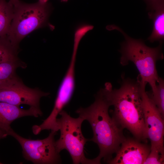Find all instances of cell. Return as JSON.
I'll return each mask as SVG.
<instances>
[{
    "label": "cell",
    "mask_w": 164,
    "mask_h": 164,
    "mask_svg": "<svg viewBox=\"0 0 164 164\" xmlns=\"http://www.w3.org/2000/svg\"><path fill=\"white\" fill-rule=\"evenodd\" d=\"M118 89L106 83L101 89L110 106L114 107L112 118L123 129L128 130L141 141L146 140L142 102V92L146 84L138 76L137 80L122 77Z\"/></svg>",
    "instance_id": "cell-1"
},
{
    "label": "cell",
    "mask_w": 164,
    "mask_h": 164,
    "mask_svg": "<svg viewBox=\"0 0 164 164\" xmlns=\"http://www.w3.org/2000/svg\"><path fill=\"white\" fill-rule=\"evenodd\" d=\"M110 106L100 90L92 104L87 108H80L76 111L79 116L90 123L93 134L90 141L96 143L99 147V154L93 159L95 164H101L102 159L108 163L125 139L123 129L109 116Z\"/></svg>",
    "instance_id": "cell-2"
},
{
    "label": "cell",
    "mask_w": 164,
    "mask_h": 164,
    "mask_svg": "<svg viewBox=\"0 0 164 164\" xmlns=\"http://www.w3.org/2000/svg\"><path fill=\"white\" fill-rule=\"evenodd\" d=\"M108 29L116 30L124 36L125 41L121 45L119 50L121 53L120 63L122 66L132 62L137 69L138 76L143 84L149 83L151 91L155 90L159 76L156 68V62L164 58L162 51L163 42H159L157 47L147 46L141 39H135L127 35L121 29L115 25L107 26Z\"/></svg>",
    "instance_id": "cell-3"
},
{
    "label": "cell",
    "mask_w": 164,
    "mask_h": 164,
    "mask_svg": "<svg viewBox=\"0 0 164 164\" xmlns=\"http://www.w3.org/2000/svg\"><path fill=\"white\" fill-rule=\"evenodd\" d=\"M13 7V14L8 33L9 40L19 47L20 42L32 31L46 26L50 13L47 3L29 4L19 0H10Z\"/></svg>",
    "instance_id": "cell-4"
},
{
    "label": "cell",
    "mask_w": 164,
    "mask_h": 164,
    "mask_svg": "<svg viewBox=\"0 0 164 164\" xmlns=\"http://www.w3.org/2000/svg\"><path fill=\"white\" fill-rule=\"evenodd\" d=\"M59 114L60 117L57 118V121L60 136L56 141L57 151L60 153L63 150H66L73 164H94L93 159H87L84 153L85 145L90 139L85 138L82 133L81 126L84 119L80 116L72 117L63 110Z\"/></svg>",
    "instance_id": "cell-5"
},
{
    "label": "cell",
    "mask_w": 164,
    "mask_h": 164,
    "mask_svg": "<svg viewBox=\"0 0 164 164\" xmlns=\"http://www.w3.org/2000/svg\"><path fill=\"white\" fill-rule=\"evenodd\" d=\"M56 132L51 130L46 138L32 140L23 137L12 128L8 135L13 137L19 142L22 149L23 157L26 160L35 164H55L61 162L54 138Z\"/></svg>",
    "instance_id": "cell-6"
},
{
    "label": "cell",
    "mask_w": 164,
    "mask_h": 164,
    "mask_svg": "<svg viewBox=\"0 0 164 164\" xmlns=\"http://www.w3.org/2000/svg\"><path fill=\"white\" fill-rule=\"evenodd\" d=\"M142 102L146 138L150 140L151 145L164 149V118L148 96L145 89L142 92Z\"/></svg>",
    "instance_id": "cell-7"
},
{
    "label": "cell",
    "mask_w": 164,
    "mask_h": 164,
    "mask_svg": "<svg viewBox=\"0 0 164 164\" xmlns=\"http://www.w3.org/2000/svg\"><path fill=\"white\" fill-rule=\"evenodd\" d=\"M50 94L37 88H31L23 83L0 88V101L19 106L26 104L40 108V99Z\"/></svg>",
    "instance_id": "cell-8"
},
{
    "label": "cell",
    "mask_w": 164,
    "mask_h": 164,
    "mask_svg": "<svg viewBox=\"0 0 164 164\" xmlns=\"http://www.w3.org/2000/svg\"><path fill=\"white\" fill-rule=\"evenodd\" d=\"M141 141L135 138H125L115 157L108 163L144 164L150 152V146Z\"/></svg>",
    "instance_id": "cell-9"
},
{
    "label": "cell",
    "mask_w": 164,
    "mask_h": 164,
    "mask_svg": "<svg viewBox=\"0 0 164 164\" xmlns=\"http://www.w3.org/2000/svg\"><path fill=\"white\" fill-rule=\"evenodd\" d=\"M42 115L40 108L30 107L28 109H23L19 106L0 101V129L8 135L12 128L10 125L15 120L27 116L38 117Z\"/></svg>",
    "instance_id": "cell-10"
},
{
    "label": "cell",
    "mask_w": 164,
    "mask_h": 164,
    "mask_svg": "<svg viewBox=\"0 0 164 164\" xmlns=\"http://www.w3.org/2000/svg\"><path fill=\"white\" fill-rule=\"evenodd\" d=\"M26 66L19 58L0 62V88L23 83L16 71L19 68L25 69Z\"/></svg>",
    "instance_id": "cell-11"
},
{
    "label": "cell",
    "mask_w": 164,
    "mask_h": 164,
    "mask_svg": "<svg viewBox=\"0 0 164 164\" xmlns=\"http://www.w3.org/2000/svg\"><path fill=\"white\" fill-rule=\"evenodd\" d=\"M153 22V29L147 39L151 43L155 41L163 42L164 39V6L162 3L152 7L148 13Z\"/></svg>",
    "instance_id": "cell-12"
},
{
    "label": "cell",
    "mask_w": 164,
    "mask_h": 164,
    "mask_svg": "<svg viewBox=\"0 0 164 164\" xmlns=\"http://www.w3.org/2000/svg\"><path fill=\"white\" fill-rule=\"evenodd\" d=\"M76 56H72L69 66L59 88L56 97L69 102L75 87V63Z\"/></svg>",
    "instance_id": "cell-13"
},
{
    "label": "cell",
    "mask_w": 164,
    "mask_h": 164,
    "mask_svg": "<svg viewBox=\"0 0 164 164\" xmlns=\"http://www.w3.org/2000/svg\"><path fill=\"white\" fill-rule=\"evenodd\" d=\"M13 14L12 3L10 0H0V37L7 36Z\"/></svg>",
    "instance_id": "cell-14"
},
{
    "label": "cell",
    "mask_w": 164,
    "mask_h": 164,
    "mask_svg": "<svg viewBox=\"0 0 164 164\" xmlns=\"http://www.w3.org/2000/svg\"><path fill=\"white\" fill-rule=\"evenodd\" d=\"M18 48L12 44L7 36L0 37V62L19 58Z\"/></svg>",
    "instance_id": "cell-15"
},
{
    "label": "cell",
    "mask_w": 164,
    "mask_h": 164,
    "mask_svg": "<svg viewBox=\"0 0 164 164\" xmlns=\"http://www.w3.org/2000/svg\"><path fill=\"white\" fill-rule=\"evenodd\" d=\"M154 91L146 92L150 99L156 106L162 116L164 118V82L159 77Z\"/></svg>",
    "instance_id": "cell-16"
},
{
    "label": "cell",
    "mask_w": 164,
    "mask_h": 164,
    "mask_svg": "<svg viewBox=\"0 0 164 164\" xmlns=\"http://www.w3.org/2000/svg\"><path fill=\"white\" fill-rule=\"evenodd\" d=\"M164 161V150L151 145L150 151L144 164H162Z\"/></svg>",
    "instance_id": "cell-17"
},
{
    "label": "cell",
    "mask_w": 164,
    "mask_h": 164,
    "mask_svg": "<svg viewBox=\"0 0 164 164\" xmlns=\"http://www.w3.org/2000/svg\"><path fill=\"white\" fill-rule=\"evenodd\" d=\"M151 2L152 6H153L157 4L164 2V0H149Z\"/></svg>",
    "instance_id": "cell-18"
},
{
    "label": "cell",
    "mask_w": 164,
    "mask_h": 164,
    "mask_svg": "<svg viewBox=\"0 0 164 164\" xmlns=\"http://www.w3.org/2000/svg\"><path fill=\"white\" fill-rule=\"evenodd\" d=\"M8 135L6 133L0 129V140L5 138Z\"/></svg>",
    "instance_id": "cell-19"
},
{
    "label": "cell",
    "mask_w": 164,
    "mask_h": 164,
    "mask_svg": "<svg viewBox=\"0 0 164 164\" xmlns=\"http://www.w3.org/2000/svg\"><path fill=\"white\" fill-rule=\"evenodd\" d=\"M48 0H39V2L43 4H46L47 3Z\"/></svg>",
    "instance_id": "cell-20"
},
{
    "label": "cell",
    "mask_w": 164,
    "mask_h": 164,
    "mask_svg": "<svg viewBox=\"0 0 164 164\" xmlns=\"http://www.w3.org/2000/svg\"><path fill=\"white\" fill-rule=\"evenodd\" d=\"M61 0L63 2H67L68 1V0Z\"/></svg>",
    "instance_id": "cell-21"
}]
</instances>
